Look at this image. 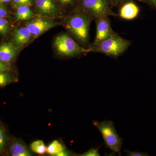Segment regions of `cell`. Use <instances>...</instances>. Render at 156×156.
Returning a JSON list of instances; mask_svg holds the SVG:
<instances>
[{
    "label": "cell",
    "mask_w": 156,
    "mask_h": 156,
    "mask_svg": "<svg viewBox=\"0 0 156 156\" xmlns=\"http://www.w3.org/2000/svg\"><path fill=\"white\" fill-rule=\"evenodd\" d=\"M93 17L79 11L68 17L66 27L70 34L82 44L89 41L90 24Z\"/></svg>",
    "instance_id": "1"
},
{
    "label": "cell",
    "mask_w": 156,
    "mask_h": 156,
    "mask_svg": "<svg viewBox=\"0 0 156 156\" xmlns=\"http://www.w3.org/2000/svg\"><path fill=\"white\" fill-rule=\"evenodd\" d=\"M131 42L119 34H114L99 44L92 46L90 52L103 53L112 57H117L122 54L130 46Z\"/></svg>",
    "instance_id": "2"
},
{
    "label": "cell",
    "mask_w": 156,
    "mask_h": 156,
    "mask_svg": "<svg viewBox=\"0 0 156 156\" xmlns=\"http://www.w3.org/2000/svg\"><path fill=\"white\" fill-rule=\"evenodd\" d=\"M93 125L101 133L106 147L121 156L123 140L117 133L113 123L111 121H95Z\"/></svg>",
    "instance_id": "3"
},
{
    "label": "cell",
    "mask_w": 156,
    "mask_h": 156,
    "mask_svg": "<svg viewBox=\"0 0 156 156\" xmlns=\"http://www.w3.org/2000/svg\"><path fill=\"white\" fill-rule=\"evenodd\" d=\"M110 5L108 0H79L77 8L95 18L103 16H117L118 14L112 11Z\"/></svg>",
    "instance_id": "4"
},
{
    "label": "cell",
    "mask_w": 156,
    "mask_h": 156,
    "mask_svg": "<svg viewBox=\"0 0 156 156\" xmlns=\"http://www.w3.org/2000/svg\"><path fill=\"white\" fill-rule=\"evenodd\" d=\"M54 46L58 54L68 57L90 52L89 49H84L81 47L66 33L62 34L56 37L54 40Z\"/></svg>",
    "instance_id": "5"
},
{
    "label": "cell",
    "mask_w": 156,
    "mask_h": 156,
    "mask_svg": "<svg viewBox=\"0 0 156 156\" xmlns=\"http://www.w3.org/2000/svg\"><path fill=\"white\" fill-rule=\"evenodd\" d=\"M59 24V23L48 17H41L31 20L27 24V27L30 31L33 36L37 37Z\"/></svg>",
    "instance_id": "6"
},
{
    "label": "cell",
    "mask_w": 156,
    "mask_h": 156,
    "mask_svg": "<svg viewBox=\"0 0 156 156\" xmlns=\"http://www.w3.org/2000/svg\"><path fill=\"white\" fill-rule=\"evenodd\" d=\"M96 32L95 37L92 46L99 44L115 34L112 28L108 16L95 18Z\"/></svg>",
    "instance_id": "7"
},
{
    "label": "cell",
    "mask_w": 156,
    "mask_h": 156,
    "mask_svg": "<svg viewBox=\"0 0 156 156\" xmlns=\"http://www.w3.org/2000/svg\"><path fill=\"white\" fill-rule=\"evenodd\" d=\"M37 14L45 17H56L61 12V7L56 0H34Z\"/></svg>",
    "instance_id": "8"
},
{
    "label": "cell",
    "mask_w": 156,
    "mask_h": 156,
    "mask_svg": "<svg viewBox=\"0 0 156 156\" xmlns=\"http://www.w3.org/2000/svg\"><path fill=\"white\" fill-rule=\"evenodd\" d=\"M30 150L21 140L14 137H10L7 147L5 156H30Z\"/></svg>",
    "instance_id": "9"
},
{
    "label": "cell",
    "mask_w": 156,
    "mask_h": 156,
    "mask_svg": "<svg viewBox=\"0 0 156 156\" xmlns=\"http://www.w3.org/2000/svg\"><path fill=\"white\" fill-rule=\"evenodd\" d=\"M20 48L16 47L11 42H5L0 44V61L10 64L15 59Z\"/></svg>",
    "instance_id": "10"
},
{
    "label": "cell",
    "mask_w": 156,
    "mask_h": 156,
    "mask_svg": "<svg viewBox=\"0 0 156 156\" xmlns=\"http://www.w3.org/2000/svg\"><path fill=\"white\" fill-rule=\"evenodd\" d=\"M139 11L138 6L133 1H131L120 7L119 16L122 19L130 20L137 17Z\"/></svg>",
    "instance_id": "11"
},
{
    "label": "cell",
    "mask_w": 156,
    "mask_h": 156,
    "mask_svg": "<svg viewBox=\"0 0 156 156\" xmlns=\"http://www.w3.org/2000/svg\"><path fill=\"white\" fill-rule=\"evenodd\" d=\"M32 36L30 31L27 27L16 28L13 34L14 45L20 48L29 43Z\"/></svg>",
    "instance_id": "12"
},
{
    "label": "cell",
    "mask_w": 156,
    "mask_h": 156,
    "mask_svg": "<svg viewBox=\"0 0 156 156\" xmlns=\"http://www.w3.org/2000/svg\"><path fill=\"white\" fill-rule=\"evenodd\" d=\"M28 5L20 6L16 8L15 16L18 20H29L34 17L33 11Z\"/></svg>",
    "instance_id": "13"
},
{
    "label": "cell",
    "mask_w": 156,
    "mask_h": 156,
    "mask_svg": "<svg viewBox=\"0 0 156 156\" xmlns=\"http://www.w3.org/2000/svg\"><path fill=\"white\" fill-rule=\"evenodd\" d=\"M10 138L7 129L0 122V155L5 156Z\"/></svg>",
    "instance_id": "14"
},
{
    "label": "cell",
    "mask_w": 156,
    "mask_h": 156,
    "mask_svg": "<svg viewBox=\"0 0 156 156\" xmlns=\"http://www.w3.org/2000/svg\"><path fill=\"white\" fill-rule=\"evenodd\" d=\"M65 150L64 146L57 140H54L47 147V153L52 156H56Z\"/></svg>",
    "instance_id": "15"
},
{
    "label": "cell",
    "mask_w": 156,
    "mask_h": 156,
    "mask_svg": "<svg viewBox=\"0 0 156 156\" xmlns=\"http://www.w3.org/2000/svg\"><path fill=\"white\" fill-rule=\"evenodd\" d=\"M16 81V78L10 72L0 71V87H5Z\"/></svg>",
    "instance_id": "16"
},
{
    "label": "cell",
    "mask_w": 156,
    "mask_h": 156,
    "mask_svg": "<svg viewBox=\"0 0 156 156\" xmlns=\"http://www.w3.org/2000/svg\"><path fill=\"white\" fill-rule=\"evenodd\" d=\"M30 150L40 155H43L47 153V147L42 140H37L32 143Z\"/></svg>",
    "instance_id": "17"
},
{
    "label": "cell",
    "mask_w": 156,
    "mask_h": 156,
    "mask_svg": "<svg viewBox=\"0 0 156 156\" xmlns=\"http://www.w3.org/2000/svg\"><path fill=\"white\" fill-rule=\"evenodd\" d=\"M59 6L63 9L77 7L79 0H56Z\"/></svg>",
    "instance_id": "18"
},
{
    "label": "cell",
    "mask_w": 156,
    "mask_h": 156,
    "mask_svg": "<svg viewBox=\"0 0 156 156\" xmlns=\"http://www.w3.org/2000/svg\"><path fill=\"white\" fill-rule=\"evenodd\" d=\"M9 30V21L5 18H0V35H5Z\"/></svg>",
    "instance_id": "19"
},
{
    "label": "cell",
    "mask_w": 156,
    "mask_h": 156,
    "mask_svg": "<svg viewBox=\"0 0 156 156\" xmlns=\"http://www.w3.org/2000/svg\"><path fill=\"white\" fill-rule=\"evenodd\" d=\"M11 2L14 7L16 8L20 6H31L34 4V0H11Z\"/></svg>",
    "instance_id": "20"
},
{
    "label": "cell",
    "mask_w": 156,
    "mask_h": 156,
    "mask_svg": "<svg viewBox=\"0 0 156 156\" xmlns=\"http://www.w3.org/2000/svg\"><path fill=\"white\" fill-rule=\"evenodd\" d=\"M110 4L112 6L121 7L125 3L133 1L134 0H108Z\"/></svg>",
    "instance_id": "21"
},
{
    "label": "cell",
    "mask_w": 156,
    "mask_h": 156,
    "mask_svg": "<svg viewBox=\"0 0 156 156\" xmlns=\"http://www.w3.org/2000/svg\"><path fill=\"white\" fill-rule=\"evenodd\" d=\"M81 156H99L98 148H91L86 152L80 155Z\"/></svg>",
    "instance_id": "22"
},
{
    "label": "cell",
    "mask_w": 156,
    "mask_h": 156,
    "mask_svg": "<svg viewBox=\"0 0 156 156\" xmlns=\"http://www.w3.org/2000/svg\"><path fill=\"white\" fill-rule=\"evenodd\" d=\"M8 11L5 5L0 3V18H5L8 16Z\"/></svg>",
    "instance_id": "23"
},
{
    "label": "cell",
    "mask_w": 156,
    "mask_h": 156,
    "mask_svg": "<svg viewBox=\"0 0 156 156\" xmlns=\"http://www.w3.org/2000/svg\"><path fill=\"white\" fill-rule=\"evenodd\" d=\"M11 70L10 64L0 61V71L10 72Z\"/></svg>",
    "instance_id": "24"
},
{
    "label": "cell",
    "mask_w": 156,
    "mask_h": 156,
    "mask_svg": "<svg viewBox=\"0 0 156 156\" xmlns=\"http://www.w3.org/2000/svg\"><path fill=\"white\" fill-rule=\"evenodd\" d=\"M127 155L129 156H145V154L137 151H127Z\"/></svg>",
    "instance_id": "25"
},
{
    "label": "cell",
    "mask_w": 156,
    "mask_h": 156,
    "mask_svg": "<svg viewBox=\"0 0 156 156\" xmlns=\"http://www.w3.org/2000/svg\"><path fill=\"white\" fill-rule=\"evenodd\" d=\"M148 5L154 9H156V0H149Z\"/></svg>",
    "instance_id": "26"
},
{
    "label": "cell",
    "mask_w": 156,
    "mask_h": 156,
    "mask_svg": "<svg viewBox=\"0 0 156 156\" xmlns=\"http://www.w3.org/2000/svg\"><path fill=\"white\" fill-rule=\"evenodd\" d=\"M70 154L68 151L65 150L58 154L56 156H65L69 155Z\"/></svg>",
    "instance_id": "27"
},
{
    "label": "cell",
    "mask_w": 156,
    "mask_h": 156,
    "mask_svg": "<svg viewBox=\"0 0 156 156\" xmlns=\"http://www.w3.org/2000/svg\"><path fill=\"white\" fill-rule=\"evenodd\" d=\"M11 2V0H0V3L4 4L5 3H9Z\"/></svg>",
    "instance_id": "28"
},
{
    "label": "cell",
    "mask_w": 156,
    "mask_h": 156,
    "mask_svg": "<svg viewBox=\"0 0 156 156\" xmlns=\"http://www.w3.org/2000/svg\"><path fill=\"white\" fill-rule=\"evenodd\" d=\"M138 1H139L140 2H142L146 3V4H148L149 1V0H138Z\"/></svg>",
    "instance_id": "29"
}]
</instances>
